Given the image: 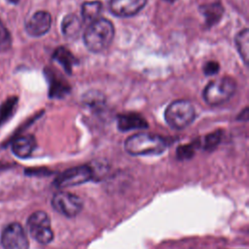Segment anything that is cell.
Returning <instances> with one entry per match:
<instances>
[{"mask_svg":"<svg viewBox=\"0 0 249 249\" xmlns=\"http://www.w3.org/2000/svg\"><path fill=\"white\" fill-rule=\"evenodd\" d=\"M115 35L113 23L106 18H97L90 22L84 33V43L87 49L94 53H98L106 50Z\"/></svg>","mask_w":249,"mask_h":249,"instance_id":"obj_1","label":"cell"},{"mask_svg":"<svg viewBox=\"0 0 249 249\" xmlns=\"http://www.w3.org/2000/svg\"><path fill=\"white\" fill-rule=\"evenodd\" d=\"M124 146L131 156H157L166 150L167 143L160 135L139 132L127 137Z\"/></svg>","mask_w":249,"mask_h":249,"instance_id":"obj_2","label":"cell"},{"mask_svg":"<svg viewBox=\"0 0 249 249\" xmlns=\"http://www.w3.org/2000/svg\"><path fill=\"white\" fill-rule=\"evenodd\" d=\"M196 118L193 104L186 99L171 102L165 109L164 119L166 124L174 129H183L190 125Z\"/></svg>","mask_w":249,"mask_h":249,"instance_id":"obj_3","label":"cell"},{"mask_svg":"<svg viewBox=\"0 0 249 249\" xmlns=\"http://www.w3.org/2000/svg\"><path fill=\"white\" fill-rule=\"evenodd\" d=\"M235 89L236 83L231 77H221L204 88L203 98L208 105L218 106L227 102L234 94Z\"/></svg>","mask_w":249,"mask_h":249,"instance_id":"obj_4","label":"cell"},{"mask_svg":"<svg viewBox=\"0 0 249 249\" xmlns=\"http://www.w3.org/2000/svg\"><path fill=\"white\" fill-rule=\"evenodd\" d=\"M27 229L30 235L41 244H49L53 239L51 220L44 211H35L29 216Z\"/></svg>","mask_w":249,"mask_h":249,"instance_id":"obj_5","label":"cell"},{"mask_svg":"<svg viewBox=\"0 0 249 249\" xmlns=\"http://www.w3.org/2000/svg\"><path fill=\"white\" fill-rule=\"evenodd\" d=\"M94 172L89 165H79L66 169L53 181L56 188H68L82 185L93 178Z\"/></svg>","mask_w":249,"mask_h":249,"instance_id":"obj_6","label":"cell"},{"mask_svg":"<svg viewBox=\"0 0 249 249\" xmlns=\"http://www.w3.org/2000/svg\"><path fill=\"white\" fill-rule=\"evenodd\" d=\"M52 206L61 215L67 218H73L83 209V200L74 194L57 192L52 198Z\"/></svg>","mask_w":249,"mask_h":249,"instance_id":"obj_7","label":"cell"},{"mask_svg":"<svg viewBox=\"0 0 249 249\" xmlns=\"http://www.w3.org/2000/svg\"><path fill=\"white\" fill-rule=\"evenodd\" d=\"M3 249H29V241L24 229L18 223H11L1 233Z\"/></svg>","mask_w":249,"mask_h":249,"instance_id":"obj_8","label":"cell"},{"mask_svg":"<svg viewBox=\"0 0 249 249\" xmlns=\"http://www.w3.org/2000/svg\"><path fill=\"white\" fill-rule=\"evenodd\" d=\"M147 0H110L111 13L119 18H129L138 14L146 5Z\"/></svg>","mask_w":249,"mask_h":249,"instance_id":"obj_9","label":"cell"},{"mask_svg":"<svg viewBox=\"0 0 249 249\" xmlns=\"http://www.w3.org/2000/svg\"><path fill=\"white\" fill-rule=\"evenodd\" d=\"M52 17L46 11H38L34 13L25 23L26 32L32 37H40L45 35L51 28Z\"/></svg>","mask_w":249,"mask_h":249,"instance_id":"obj_10","label":"cell"},{"mask_svg":"<svg viewBox=\"0 0 249 249\" xmlns=\"http://www.w3.org/2000/svg\"><path fill=\"white\" fill-rule=\"evenodd\" d=\"M44 73L49 83L50 98H63L70 92V86L52 68H45Z\"/></svg>","mask_w":249,"mask_h":249,"instance_id":"obj_11","label":"cell"},{"mask_svg":"<svg viewBox=\"0 0 249 249\" xmlns=\"http://www.w3.org/2000/svg\"><path fill=\"white\" fill-rule=\"evenodd\" d=\"M36 148V139L33 135H22L14 138L12 143L13 154L19 159H26L31 156Z\"/></svg>","mask_w":249,"mask_h":249,"instance_id":"obj_12","label":"cell"},{"mask_svg":"<svg viewBox=\"0 0 249 249\" xmlns=\"http://www.w3.org/2000/svg\"><path fill=\"white\" fill-rule=\"evenodd\" d=\"M117 125L121 131H129L132 129H145L148 127V123L140 114L127 113L118 116Z\"/></svg>","mask_w":249,"mask_h":249,"instance_id":"obj_13","label":"cell"},{"mask_svg":"<svg viewBox=\"0 0 249 249\" xmlns=\"http://www.w3.org/2000/svg\"><path fill=\"white\" fill-rule=\"evenodd\" d=\"M200 13L203 15L205 18V23L208 27L213 26L216 24L224 14V7L221 3H212V4H206L199 7Z\"/></svg>","mask_w":249,"mask_h":249,"instance_id":"obj_14","label":"cell"},{"mask_svg":"<svg viewBox=\"0 0 249 249\" xmlns=\"http://www.w3.org/2000/svg\"><path fill=\"white\" fill-rule=\"evenodd\" d=\"M53 59L62 66L67 74H71L74 65L77 63L76 57L65 47H58L53 53Z\"/></svg>","mask_w":249,"mask_h":249,"instance_id":"obj_15","label":"cell"},{"mask_svg":"<svg viewBox=\"0 0 249 249\" xmlns=\"http://www.w3.org/2000/svg\"><path fill=\"white\" fill-rule=\"evenodd\" d=\"M82 27L80 18L75 14L66 15L61 22V31L66 38L74 39L79 35Z\"/></svg>","mask_w":249,"mask_h":249,"instance_id":"obj_16","label":"cell"},{"mask_svg":"<svg viewBox=\"0 0 249 249\" xmlns=\"http://www.w3.org/2000/svg\"><path fill=\"white\" fill-rule=\"evenodd\" d=\"M18 96H10L2 102L0 105V128L14 116L18 108Z\"/></svg>","mask_w":249,"mask_h":249,"instance_id":"obj_17","label":"cell"},{"mask_svg":"<svg viewBox=\"0 0 249 249\" xmlns=\"http://www.w3.org/2000/svg\"><path fill=\"white\" fill-rule=\"evenodd\" d=\"M101 11L102 3L100 1H87L82 5V17L90 22L99 18Z\"/></svg>","mask_w":249,"mask_h":249,"instance_id":"obj_18","label":"cell"},{"mask_svg":"<svg viewBox=\"0 0 249 249\" xmlns=\"http://www.w3.org/2000/svg\"><path fill=\"white\" fill-rule=\"evenodd\" d=\"M235 46L240 57L245 64H248L249 58V31L248 28L241 30L235 37Z\"/></svg>","mask_w":249,"mask_h":249,"instance_id":"obj_19","label":"cell"},{"mask_svg":"<svg viewBox=\"0 0 249 249\" xmlns=\"http://www.w3.org/2000/svg\"><path fill=\"white\" fill-rule=\"evenodd\" d=\"M222 137H223L222 130H215L214 132L207 134L204 138V144H203L204 149L207 151L214 150L220 144Z\"/></svg>","mask_w":249,"mask_h":249,"instance_id":"obj_20","label":"cell"},{"mask_svg":"<svg viewBox=\"0 0 249 249\" xmlns=\"http://www.w3.org/2000/svg\"><path fill=\"white\" fill-rule=\"evenodd\" d=\"M11 35L2 20L0 19V52H6L11 48Z\"/></svg>","mask_w":249,"mask_h":249,"instance_id":"obj_21","label":"cell"},{"mask_svg":"<svg viewBox=\"0 0 249 249\" xmlns=\"http://www.w3.org/2000/svg\"><path fill=\"white\" fill-rule=\"evenodd\" d=\"M195 143H192V144H188V145H182V146H179L177 148V151H176V156L179 160H189L191 159L194 154H195V147L196 145H194Z\"/></svg>","mask_w":249,"mask_h":249,"instance_id":"obj_22","label":"cell"},{"mask_svg":"<svg viewBox=\"0 0 249 249\" xmlns=\"http://www.w3.org/2000/svg\"><path fill=\"white\" fill-rule=\"evenodd\" d=\"M219 70H220V65L217 61H214V60H209L203 65V72L206 76L215 75L219 72Z\"/></svg>","mask_w":249,"mask_h":249,"instance_id":"obj_23","label":"cell"},{"mask_svg":"<svg viewBox=\"0 0 249 249\" xmlns=\"http://www.w3.org/2000/svg\"><path fill=\"white\" fill-rule=\"evenodd\" d=\"M237 119H241V121H247L248 120V108H245L241 114L238 116Z\"/></svg>","mask_w":249,"mask_h":249,"instance_id":"obj_24","label":"cell"},{"mask_svg":"<svg viewBox=\"0 0 249 249\" xmlns=\"http://www.w3.org/2000/svg\"><path fill=\"white\" fill-rule=\"evenodd\" d=\"M10 3H13V4H18L19 0H8Z\"/></svg>","mask_w":249,"mask_h":249,"instance_id":"obj_25","label":"cell"},{"mask_svg":"<svg viewBox=\"0 0 249 249\" xmlns=\"http://www.w3.org/2000/svg\"><path fill=\"white\" fill-rule=\"evenodd\" d=\"M164 1H166V2H168V3H173V2H175L176 0H164Z\"/></svg>","mask_w":249,"mask_h":249,"instance_id":"obj_26","label":"cell"}]
</instances>
